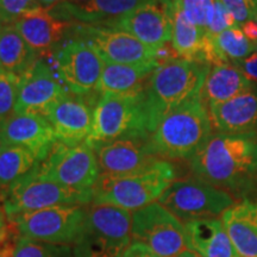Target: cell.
I'll list each match as a JSON object with an SVG mask.
<instances>
[{"mask_svg": "<svg viewBox=\"0 0 257 257\" xmlns=\"http://www.w3.org/2000/svg\"><path fill=\"white\" fill-rule=\"evenodd\" d=\"M94 108L70 93L61 96L48 108L47 118L59 142L75 146L86 142L92 130Z\"/></svg>", "mask_w": 257, "mask_h": 257, "instance_id": "17", "label": "cell"}, {"mask_svg": "<svg viewBox=\"0 0 257 257\" xmlns=\"http://www.w3.org/2000/svg\"><path fill=\"white\" fill-rule=\"evenodd\" d=\"M236 22L232 15L220 4L219 0L214 2V14L212 22L206 31V37H214L217 35H219L220 32H223L227 29L234 27Z\"/></svg>", "mask_w": 257, "mask_h": 257, "instance_id": "34", "label": "cell"}, {"mask_svg": "<svg viewBox=\"0 0 257 257\" xmlns=\"http://www.w3.org/2000/svg\"><path fill=\"white\" fill-rule=\"evenodd\" d=\"M253 51V43L238 25L214 37H206L205 57L211 66L219 63L237 64L251 55Z\"/></svg>", "mask_w": 257, "mask_h": 257, "instance_id": "27", "label": "cell"}, {"mask_svg": "<svg viewBox=\"0 0 257 257\" xmlns=\"http://www.w3.org/2000/svg\"><path fill=\"white\" fill-rule=\"evenodd\" d=\"M239 257H257V201L244 199L220 217Z\"/></svg>", "mask_w": 257, "mask_h": 257, "instance_id": "22", "label": "cell"}, {"mask_svg": "<svg viewBox=\"0 0 257 257\" xmlns=\"http://www.w3.org/2000/svg\"><path fill=\"white\" fill-rule=\"evenodd\" d=\"M144 88L133 94H101L93 112V124L86 143L95 148L126 137L149 138Z\"/></svg>", "mask_w": 257, "mask_h": 257, "instance_id": "6", "label": "cell"}, {"mask_svg": "<svg viewBox=\"0 0 257 257\" xmlns=\"http://www.w3.org/2000/svg\"><path fill=\"white\" fill-rule=\"evenodd\" d=\"M38 163L36 156L23 147L6 146L0 153V194L16 180L27 174Z\"/></svg>", "mask_w": 257, "mask_h": 257, "instance_id": "29", "label": "cell"}, {"mask_svg": "<svg viewBox=\"0 0 257 257\" xmlns=\"http://www.w3.org/2000/svg\"><path fill=\"white\" fill-rule=\"evenodd\" d=\"M0 134L8 146L23 147L42 162L57 138L49 121L40 113H14L0 123Z\"/></svg>", "mask_w": 257, "mask_h": 257, "instance_id": "16", "label": "cell"}, {"mask_svg": "<svg viewBox=\"0 0 257 257\" xmlns=\"http://www.w3.org/2000/svg\"><path fill=\"white\" fill-rule=\"evenodd\" d=\"M8 146V144H6V142H5V140H4V137H3V135L0 134V153L3 152V150L5 149V147Z\"/></svg>", "mask_w": 257, "mask_h": 257, "instance_id": "44", "label": "cell"}, {"mask_svg": "<svg viewBox=\"0 0 257 257\" xmlns=\"http://www.w3.org/2000/svg\"><path fill=\"white\" fill-rule=\"evenodd\" d=\"M70 24L55 17L49 9L38 6L22 16L14 25L28 46L40 56L55 46Z\"/></svg>", "mask_w": 257, "mask_h": 257, "instance_id": "21", "label": "cell"}, {"mask_svg": "<svg viewBox=\"0 0 257 257\" xmlns=\"http://www.w3.org/2000/svg\"><path fill=\"white\" fill-rule=\"evenodd\" d=\"M9 243V227H8V219L3 210L2 204H0V248Z\"/></svg>", "mask_w": 257, "mask_h": 257, "instance_id": "38", "label": "cell"}, {"mask_svg": "<svg viewBox=\"0 0 257 257\" xmlns=\"http://www.w3.org/2000/svg\"><path fill=\"white\" fill-rule=\"evenodd\" d=\"M208 107L198 94L166 114L148 138L154 156L189 160L212 135Z\"/></svg>", "mask_w": 257, "mask_h": 257, "instance_id": "3", "label": "cell"}, {"mask_svg": "<svg viewBox=\"0 0 257 257\" xmlns=\"http://www.w3.org/2000/svg\"><path fill=\"white\" fill-rule=\"evenodd\" d=\"M78 35L91 42L105 62L131 66L160 64V49L147 46L126 31L101 25H80Z\"/></svg>", "mask_w": 257, "mask_h": 257, "instance_id": "13", "label": "cell"}, {"mask_svg": "<svg viewBox=\"0 0 257 257\" xmlns=\"http://www.w3.org/2000/svg\"><path fill=\"white\" fill-rule=\"evenodd\" d=\"M38 6L36 0H0V23L15 24L22 16Z\"/></svg>", "mask_w": 257, "mask_h": 257, "instance_id": "33", "label": "cell"}, {"mask_svg": "<svg viewBox=\"0 0 257 257\" xmlns=\"http://www.w3.org/2000/svg\"><path fill=\"white\" fill-rule=\"evenodd\" d=\"M8 221L21 214L54 206H87L93 201V191H76L42 178L34 169L19 178L0 194Z\"/></svg>", "mask_w": 257, "mask_h": 257, "instance_id": "7", "label": "cell"}, {"mask_svg": "<svg viewBox=\"0 0 257 257\" xmlns=\"http://www.w3.org/2000/svg\"><path fill=\"white\" fill-rule=\"evenodd\" d=\"M188 161L195 178L233 198H245L257 191V131L212 134Z\"/></svg>", "mask_w": 257, "mask_h": 257, "instance_id": "1", "label": "cell"}, {"mask_svg": "<svg viewBox=\"0 0 257 257\" xmlns=\"http://www.w3.org/2000/svg\"><path fill=\"white\" fill-rule=\"evenodd\" d=\"M21 76L0 68V123L15 113Z\"/></svg>", "mask_w": 257, "mask_h": 257, "instance_id": "31", "label": "cell"}, {"mask_svg": "<svg viewBox=\"0 0 257 257\" xmlns=\"http://www.w3.org/2000/svg\"><path fill=\"white\" fill-rule=\"evenodd\" d=\"M12 257H75L73 246L38 242L23 236L15 237Z\"/></svg>", "mask_w": 257, "mask_h": 257, "instance_id": "30", "label": "cell"}, {"mask_svg": "<svg viewBox=\"0 0 257 257\" xmlns=\"http://www.w3.org/2000/svg\"><path fill=\"white\" fill-rule=\"evenodd\" d=\"M0 27H2V23H0Z\"/></svg>", "mask_w": 257, "mask_h": 257, "instance_id": "46", "label": "cell"}, {"mask_svg": "<svg viewBox=\"0 0 257 257\" xmlns=\"http://www.w3.org/2000/svg\"><path fill=\"white\" fill-rule=\"evenodd\" d=\"M173 51L181 59L200 60L207 62L206 36L204 31L186 17L184 10L178 0H173Z\"/></svg>", "mask_w": 257, "mask_h": 257, "instance_id": "26", "label": "cell"}, {"mask_svg": "<svg viewBox=\"0 0 257 257\" xmlns=\"http://www.w3.org/2000/svg\"><path fill=\"white\" fill-rule=\"evenodd\" d=\"M178 257H200V256L197 255V253H195V252L191 251V250L186 249L185 251H182Z\"/></svg>", "mask_w": 257, "mask_h": 257, "instance_id": "42", "label": "cell"}, {"mask_svg": "<svg viewBox=\"0 0 257 257\" xmlns=\"http://www.w3.org/2000/svg\"><path fill=\"white\" fill-rule=\"evenodd\" d=\"M86 217V206H54L21 214L9 221L19 236L56 245L73 246Z\"/></svg>", "mask_w": 257, "mask_h": 257, "instance_id": "10", "label": "cell"}, {"mask_svg": "<svg viewBox=\"0 0 257 257\" xmlns=\"http://www.w3.org/2000/svg\"><path fill=\"white\" fill-rule=\"evenodd\" d=\"M37 4L41 6V8L44 9H53L55 6L60 5L61 3L66 2V0H36Z\"/></svg>", "mask_w": 257, "mask_h": 257, "instance_id": "40", "label": "cell"}, {"mask_svg": "<svg viewBox=\"0 0 257 257\" xmlns=\"http://www.w3.org/2000/svg\"><path fill=\"white\" fill-rule=\"evenodd\" d=\"M252 21L257 24V0H253V14H252Z\"/></svg>", "mask_w": 257, "mask_h": 257, "instance_id": "43", "label": "cell"}, {"mask_svg": "<svg viewBox=\"0 0 257 257\" xmlns=\"http://www.w3.org/2000/svg\"><path fill=\"white\" fill-rule=\"evenodd\" d=\"M57 78L73 95H83L96 89L105 67L98 49L91 42L75 37L64 42L54 55Z\"/></svg>", "mask_w": 257, "mask_h": 257, "instance_id": "11", "label": "cell"}, {"mask_svg": "<svg viewBox=\"0 0 257 257\" xmlns=\"http://www.w3.org/2000/svg\"><path fill=\"white\" fill-rule=\"evenodd\" d=\"M252 43H253V50H255V51H256V53H257V41H255V42H252Z\"/></svg>", "mask_w": 257, "mask_h": 257, "instance_id": "45", "label": "cell"}, {"mask_svg": "<svg viewBox=\"0 0 257 257\" xmlns=\"http://www.w3.org/2000/svg\"><path fill=\"white\" fill-rule=\"evenodd\" d=\"M121 257H160L140 242H133Z\"/></svg>", "mask_w": 257, "mask_h": 257, "instance_id": "37", "label": "cell"}, {"mask_svg": "<svg viewBox=\"0 0 257 257\" xmlns=\"http://www.w3.org/2000/svg\"><path fill=\"white\" fill-rule=\"evenodd\" d=\"M131 236L160 257H178L187 249L184 223L159 201L133 212Z\"/></svg>", "mask_w": 257, "mask_h": 257, "instance_id": "12", "label": "cell"}, {"mask_svg": "<svg viewBox=\"0 0 257 257\" xmlns=\"http://www.w3.org/2000/svg\"><path fill=\"white\" fill-rule=\"evenodd\" d=\"M67 93L53 67L46 61L37 60L21 75L15 113L44 114Z\"/></svg>", "mask_w": 257, "mask_h": 257, "instance_id": "15", "label": "cell"}, {"mask_svg": "<svg viewBox=\"0 0 257 257\" xmlns=\"http://www.w3.org/2000/svg\"><path fill=\"white\" fill-rule=\"evenodd\" d=\"M244 34L251 42L257 41V24L253 21H250L242 27Z\"/></svg>", "mask_w": 257, "mask_h": 257, "instance_id": "39", "label": "cell"}, {"mask_svg": "<svg viewBox=\"0 0 257 257\" xmlns=\"http://www.w3.org/2000/svg\"><path fill=\"white\" fill-rule=\"evenodd\" d=\"M12 249H14V244H5L3 248H0V257H12Z\"/></svg>", "mask_w": 257, "mask_h": 257, "instance_id": "41", "label": "cell"}, {"mask_svg": "<svg viewBox=\"0 0 257 257\" xmlns=\"http://www.w3.org/2000/svg\"><path fill=\"white\" fill-rule=\"evenodd\" d=\"M100 174H125L144 168L159 157L148 147V138L126 137L93 148Z\"/></svg>", "mask_w": 257, "mask_h": 257, "instance_id": "19", "label": "cell"}, {"mask_svg": "<svg viewBox=\"0 0 257 257\" xmlns=\"http://www.w3.org/2000/svg\"><path fill=\"white\" fill-rule=\"evenodd\" d=\"M185 225L186 248L200 257H239L220 219L193 220Z\"/></svg>", "mask_w": 257, "mask_h": 257, "instance_id": "23", "label": "cell"}, {"mask_svg": "<svg viewBox=\"0 0 257 257\" xmlns=\"http://www.w3.org/2000/svg\"><path fill=\"white\" fill-rule=\"evenodd\" d=\"M147 2L149 0H66L49 10L55 17L68 23L106 27Z\"/></svg>", "mask_w": 257, "mask_h": 257, "instance_id": "18", "label": "cell"}, {"mask_svg": "<svg viewBox=\"0 0 257 257\" xmlns=\"http://www.w3.org/2000/svg\"><path fill=\"white\" fill-rule=\"evenodd\" d=\"M175 178L174 166L162 159L125 174H100L93 188L92 204L138 211L159 201Z\"/></svg>", "mask_w": 257, "mask_h": 257, "instance_id": "4", "label": "cell"}, {"mask_svg": "<svg viewBox=\"0 0 257 257\" xmlns=\"http://www.w3.org/2000/svg\"><path fill=\"white\" fill-rule=\"evenodd\" d=\"M255 87L236 64L219 63L211 66L200 95L206 105L218 104Z\"/></svg>", "mask_w": 257, "mask_h": 257, "instance_id": "24", "label": "cell"}, {"mask_svg": "<svg viewBox=\"0 0 257 257\" xmlns=\"http://www.w3.org/2000/svg\"><path fill=\"white\" fill-rule=\"evenodd\" d=\"M37 172L42 178L76 191H93L100 176L94 149L86 142L68 146L57 141L37 163Z\"/></svg>", "mask_w": 257, "mask_h": 257, "instance_id": "9", "label": "cell"}, {"mask_svg": "<svg viewBox=\"0 0 257 257\" xmlns=\"http://www.w3.org/2000/svg\"><path fill=\"white\" fill-rule=\"evenodd\" d=\"M159 202L182 221L216 219L236 202L229 192L198 178L175 180Z\"/></svg>", "mask_w": 257, "mask_h": 257, "instance_id": "8", "label": "cell"}, {"mask_svg": "<svg viewBox=\"0 0 257 257\" xmlns=\"http://www.w3.org/2000/svg\"><path fill=\"white\" fill-rule=\"evenodd\" d=\"M178 2L184 10L186 17L199 29H201L206 36V31L213 18L216 0H178Z\"/></svg>", "mask_w": 257, "mask_h": 257, "instance_id": "32", "label": "cell"}, {"mask_svg": "<svg viewBox=\"0 0 257 257\" xmlns=\"http://www.w3.org/2000/svg\"><path fill=\"white\" fill-rule=\"evenodd\" d=\"M38 55L22 38L14 24L0 27V68L23 75L36 62Z\"/></svg>", "mask_w": 257, "mask_h": 257, "instance_id": "28", "label": "cell"}, {"mask_svg": "<svg viewBox=\"0 0 257 257\" xmlns=\"http://www.w3.org/2000/svg\"><path fill=\"white\" fill-rule=\"evenodd\" d=\"M157 66H131L105 62L95 91L101 94H133L142 91L150 74Z\"/></svg>", "mask_w": 257, "mask_h": 257, "instance_id": "25", "label": "cell"}, {"mask_svg": "<svg viewBox=\"0 0 257 257\" xmlns=\"http://www.w3.org/2000/svg\"><path fill=\"white\" fill-rule=\"evenodd\" d=\"M106 27L126 31L147 46L161 49L172 41L173 0H149Z\"/></svg>", "mask_w": 257, "mask_h": 257, "instance_id": "14", "label": "cell"}, {"mask_svg": "<svg viewBox=\"0 0 257 257\" xmlns=\"http://www.w3.org/2000/svg\"><path fill=\"white\" fill-rule=\"evenodd\" d=\"M211 64L181 57L160 63L144 86L150 134L170 111L200 94Z\"/></svg>", "mask_w": 257, "mask_h": 257, "instance_id": "2", "label": "cell"}, {"mask_svg": "<svg viewBox=\"0 0 257 257\" xmlns=\"http://www.w3.org/2000/svg\"><path fill=\"white\" fill-rule=\"evenodd\" d=\"M133 212L89 204L82 230L73 245L75 257H121L133 243Z\"/></svg>", "mask_w": 257, "mask_h": 257, "instance_id": "5", "label": "cell"}, {"mask_svg": "<svg viewBox=\"0 0 257 257\" xmlns=\"http://www.w3.org/2000/svg\"><path fill=\"white\" fill-rule=\"evenodd\" d=\"M220 4L232 15L238 27L252 21L253 0H219Z\"/></svg>", "mask_w": 257, "mask_h": 257, "instance_id": "35", "label": "cell"}, {"mask_svg": "<svg viewBox=\"0 0 257 257\" xmlns=\"http://www.w3.org/2000/svg\"><path fill=\"white\" fill-rule=\"evenodd\" d=\"M212 127L219 134L257 131V88L240 93L229 100L207 105Z\"/></svg>", "mask_w": 257, "mask_h": 257, "instance_id": "20", "label": "cell"}, {"mask_svg": "<svg viewBox=\"0 0 257 257\" xmlns=\"http://www.w3.org/2000/svg\"><path fill=\"white\" fill-rule=\"evenodd\" d=\"M244 73V75L251 81L253 85H257V54L252 53L251 55L240 61L236 64Z\"/></svg>", "mask_w": 257, "mask_h": 257, "instance_id": "36", "label": "cell"}]
</instances>
